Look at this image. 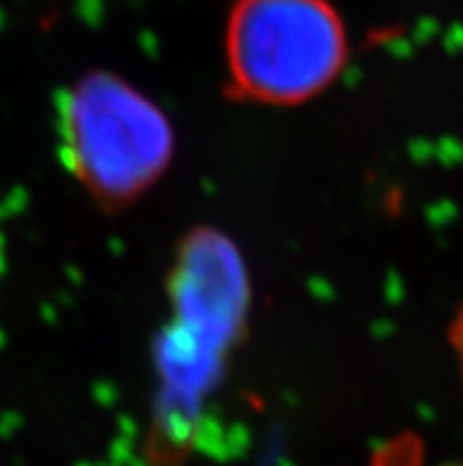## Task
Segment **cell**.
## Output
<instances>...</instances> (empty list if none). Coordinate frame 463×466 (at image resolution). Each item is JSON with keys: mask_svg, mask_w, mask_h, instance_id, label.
Masks as SVG:
<instances>
[{"mask_svg": "<svg viewBox=\"0 0 463 466\" xmlns=\"http://www.w3.org/2000/svg\"><path fill=\"white\" fill-rule=\"evenodd\" d=\"M65 136L81 180L105 199L137 195L170 157V130L161 112L112 76L86 78L74 90Z\"/></svg>", "mask_w": 463, "mask_h": 466, "instance_id": "2", "label": "cell"}, {"mask_svg": "<svg viewBox=\"0 0 463 466\" xmlns=\"http://www.w3.org/2000/svg\"><path fill=\"white\" fill-rule=\"evenodd\" d=\"M343 59L346 29L328 0H237L229 12V74L253 100H307L334 81Z\"/></svg>", "mask_w": 463, "mask_h": 466, "instance_id": "1", "label": "cell"}, {"mask_svg": "<svg viewBox=\"0 0 463 466\" xmlns=\"http://www.w3.org/2000/svg\"><path fill=\"white\" fill-rule=\"evenodd\" d=\"M452 343H454V353H457V360H458V370H461V377H463V308L458 310L457 319H454Z\"/></svg>", "mask_w": 463, "mask_h": 466, "instance_id": "3", "label": "cell"}]
</instances>
